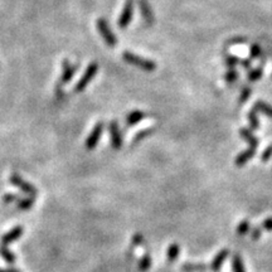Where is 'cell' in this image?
<instances>
[{
    "label": "cell",
    "mask_w": 272,
    "mask_h": 272,
    "mask_svg": "<svg viewBox=\"0 0 272 272\" xmlns=\"http://www.w3.org/2000/svg\"><path fill=\"white\" fill-rule=\"evenodd\" d=\"M261 228L269 231V232H272V217L266 218V219L262 222V224H261Z\"/></svg>",
    "instance_id": "obj_31"
},
{
    "label": "cell",
    "mask_w": 272,
    "mask_h": 272,
    "mask_svg": "<svg viewBox=\"0 0 272 272\" xmlns=\"http://www.w3.org/2000/svg\"><path fill=\"white\" fill-rule=\"evenodd\" d=\"M151 262H153V258H151V256L149 253H145L139 261L140 270H141V271H146V270H149L151 267Z\"/></svg>",
    "instance_id": "obj_21"
},
{
    "label": "cell",
    "mask_w": 272,
    "mask_h": 272,
    "mask_svg": "<svg viewBox=\"0 0 272 272\" xmlns=\"http://www.w3.org/2000/svg\"><path fill=\"white\" fill-rule=\"evenodd\" d=\"M241 64L243 67H246V68H248V67L251 66V60H250V59H242Z\"/></svg>",
    "instance_id": "obj_35"
},
{
    "label": "cell",
    "mask_w": 272,
    "mask_h": 272,
    "mask_svg": "<svg viewBox=\"0 0 272 272\" xmlns=\"http://www.w3.org/2000/svg\"><path fill=\"white\" fill-rule=\"evenodd\" d=\"M96 25H97V30H98V33H100V36L103 38V40H105L106 44L109 45V47H115V45L117 44V38H116L115 34L112 33L111 28L109 27L106 19L98 18L97 19Z\"/></svg>",
    "instance_id": "obj_2"
},
{
    "label": "cell",
    "mask_w": 272,
    "mask_h": 272,
    "mask_svg": "<svg viewBox=\"0 0 272 272\" xmlns=\"http://www.w3.org/2000/svg\"><path fill=\"white\" fill-rule=\"evenodd\" d=\"M0 256L3 257L4 260L6 261V263H9V265H13V263L15 262V260H17V257H15V254L13 253L12 251H9L8 250V247L4 245L0 246Z\"/></svg>",
    "instance_id": "obj_18"
},
{
    "label": "cell",
    "mask_w": 272,
    "mask_h": 272,
    "mask_svg": "<svg viewBox=\"0 0 272 272\" xmlns=\"http://www.w3.org/2000/svg\"><path fill=\"white\" fill-rule=\"evenodd\" d=\"M139 6L140 13H141L144 20H145L148 24H151L153 20H154V14H153V10H151L150 5H149L148 0H139Z\"/></svg>",
    "instance_id": "obj_11"
},
{
    "label": "cell",
    "mask_w": 272,
    "mask_h": 272,
    "mask_svg": "<svg viewBox=\"0 0 272 272\" xmlns=\"http://www.w3.org/2000/svg\"><path fill=\"white\" fill-rule=\"evenodd\" d=\"M261 53H262V49H261V47L258 44H252L251 47H250V56H251L252 58H257L260 57Z\"/></svg>",
    "instance_id": "obj_27"
},
{
    "label": "cell",
    "mask_w": 272,
    "mask_h": 272,
    "mask_svg": "<svg viewBox=\"0 0 272 272\" xmlns=\"http://www.w3.org/2000/svg\"><path fill=\"white\" fill-rule=\"evenodd\" d=\"M3 199L5 203H13V202H18V200L20 199V196L15 195V194H5Z\"/></svg>",
    "instance_id": "obj_33"
},
{
    "label": "cell",
    "mask_w": 272,
    "mask_h": 272,
    "mask_svg": "<svg viewBox=\"0 0 272 272\" xmlns=\"http://www.w3.org/2000/svg\"><path fill=\"white\" fill-rule=\"evenodd\" d=\"M272 157V145H270L269 148L266 149V150L263 151L262 153V156H261V160L263 161V163H267V161L270 160Z\"/></svg>",
    "instance_id": "obj_30"
},
{
    "label": "cell",
    "mask_w": 272,
    "mask_h": 272,
    "mask_svg": "<svg viewBox=\"0 0 272 272\" xmlns=\"http://www.w3.org/2000/svg\"><path fill=\"white\" fill-rule=\"evenodd\" d=\"M122 58H124L125 62H127L129 64H133L135 67H139L141 70L146 71V72H151L156 68V64L155 62L150 59H146V58H142L140 56H136L131 52H124L122 53Z\"/></svg>",
    "instance_id": "obj_1"
},
{
    "label": "cell",
    "mask_w": 272,
    "mask_h": 272,
    "mask_svg": "<svg viewBox=\"0 0 272 272\" xmlns=\"http://www.w3.org/2000/svg\"><path fill=\"white\" fill-rule=\"evenodd\" d=\"M134 15V0H127L126 4L124 6V10L118 17L117 25L120 28H126L127 25L130 24L131 19Z\"/></svg>",
    "instance_id": "obj_6"
},
{
    "label": "cell",
    "mask_w": 272,
    "mask_h": 272,
    "mask_svg": "<svg viewBox=\"0 0 272 272\" xmlns=\"http://www.w3.org/2000/svg\"><path fill=\"white\" fill-rule=\"evenodd\" d=\"M76 70H77V67L75 64H72L68 59H64L63 60V64H62V76H60L59 78V83L58 86H62L67 85L71 79L73 78V76H75Z\"/></svg>",
    "instance_id": "obj_7"
},
{
    "label": "cell",
    "mask_w": 272,
    "mask_h": 272,
    "mask_svg": "<svg viewBox=\"0 0 272 272\" xmlns=\"http://www.w3.org/2000/svg\"><path fill=\"white\" fill-rule=\"evenodd\" d=\"M133 241H134V245H136V246L144 245V237H142L141 234H135L133 238Z\"/></svg>",
    "instance_id": "obj_34"
},
{
    "label": "cell",
    "mask_w": 272,
    "mask_h": 272,
    "mask_svg": "<svg viewBox=\"0 0 272 272\" xmlns=\"http://www.w3.org/2000/svg\"><path fill=\"white\" fill-rule=\"evenodd\" d=\"M151 133H153V129H146V130H144V131H140V133L135 136V139H134V141L137 142L140 139H144L145 136L150 135Z\"/></svg>",
    "instance_id": "obj_32"
},
{
    "label": "cell",
    "mask_w": 272,
    "mask_h": 272,
    "mask_svg": "<svg viewBox=\"0 0 272 272\" xmlns=\"http://www.w3.org/2000/svg\"><path fill=\"white\" fill-rule=\"evenodd\" d=\"M0 272H19L15 269H0Z\"/></svg>",
    "instance_id": "obj_37"
},
{
    "label": "cell",
    "mask_w": 272,
    "mask_h": 272,
    "mask_svg": "<svg viewBox=\"0 0 272 272\" xmlns=\"http://www.w3.org/2000/svg\"><path fill=\"white\" fill-rule=\"evenodd\" d=\"M23 232H24L23 227H15V228H13L9 232H6L5 234L1 237V245L8 246L9 243H12V242L17 241V239L23 236Z\"/></svg>",
    "instance_id": "obj_10"
},
{
    "label": "cell",
    "mask_w": 272,
    "mask_h": 272,
    "mask_svg": "<svg viewBox=\"0 0 272 272\" xmlns=\"http://www.w3.org/2000/svg\"><path fill=\"white\" fill-rule=\"evenodd\" d=\"M252 94V90L250 87H243L241 92V96H239V102L241 103H245L246 100H247L248 97L251 96Z\"/></svg>",
    "instance_id": "obj_28"
},
{
    "label": "cell",
    "mask_w": 272,
    "mask_h": 272,
    "mask_svg": "<svg viewBox=\"0 0 272 272\" xmlns=\"http://www.w3.org/2000/svg\"><path fill=\"white\" fill-rule=\"evenodd\" d=\"M232 269L233 272H246L243 258L238 253H234L232 257Z\"/></svg>",
    "instance_id": "obj_17"
},
{
    "label": "cell",
    "mask_w": 272,
    "mask_h": 272,
    "mask_svg": "<svg viewBox=\"0 0 272 272\" xmlns=\"http://www.w3.org/2000/svg\"><path fill=\"white\" fill-rule=\"evenodd\" d=\"M208 267L203 263H185L181 266V271L183 272H203L206 271Z\"/></svg>",
    "instance_id": "obj_15"
},
{
    "label": "cell",
    "mask_w": 272,
    "mask_h": 272,
    "mask_svg": "<svg viewBox=\"0 0 272 272\" xmlns=\"http://www.w3.org/2000/svg\"><path fill=\"white\" fill-rule=\"evenodd\" d=\"M239 43H246L245 39H233V42L231 40V44H239Z\"/></svg>",
    "instance_id": "obj_36"
},
{
    "label": "cell",
    "mask_w": 272,
    "mask_h": 272,
    "mask_svg": "<svg viewBox=\"0 0 272 272\" xmlns=\"http://www.w3.org/2000/svg\"><path fill=\"white\" fill-rule=\"evenodd\" d=\"M262 75H263V70L261 68V67H258V68H256V70H252V71H250L248 72V81H251V82H253V81H257V79H260L261 77H262Z\"/></svg>",
    "instance_id": "obj_23"
},
{
    "label": "cell",
    "mask_w": 272,
    "mask_h": 272,
    "mask_svg": "<svg viewBox=\"0 0 272 272\" xmlns=\"http://www.w3.org/2000/svg\"><path fill=\"white\" fill-rule=\"evenodd\" d=\"M9 181L13 185L18 187L23 193L28 194V195L32 196V198H37V194L38 193H37L36 187L30 184V183H28V181H25L20 175H18V174H12L9 178Z\"/></svg>",
    "instance_id": "obj_4"
},
{
    "label": "cell",
    "mask_w": 272,
    "mask_h": 272,
    "mask_svg": "<svg viewBox=\"0 0 272 272\" xmlns=\"http://www.w3.org/2000/svg\"><path fill=\"white\" fill-rule=\"evenodd\" d=\"M228 254H230V250H227V248H223V250H221V251L218 252V253L215 254L214 258L212 260V263H211L212 271H213V272L219 271V270H221V267L223 266L224 261L227 260Z\"/></svg>",
    "instance_id": "obj_9"
},
{
    "label": "cell",
    "mask_w": 272,
    "mask_h": 272,
    "mask_svg": "<svg viewBox=\"0 0 272 272\" xmlns=\"http://www.w3.org/2000/svg\"><path fill=\"white\" fill-rule=\"evenodd\" d=\"M97 71H98V64H97L96 62H92L91 64H88L87 70L85 71V73L82 75V77L79 78V81L77 82V85H76V87H75L76 94L82 92V91L87 87L88 83H90V82L94 79L95 76H96Z\"/></svg>",
    "instance_id": "obj_3"
},
{
    "label": "cell",
    "mask_w": 272,
    "mask_h": 272,
    "mask_svg": "<svg viewBox=\"0 0 272 272\" xmlns=\"http://www.w3.org/2000/svg\"><path fill=\"white\" fill-rule=\"evenodd\" d=\"M237 78H238V73L236 72V70H234V68H231V70L228 71L226 75H224V79H226L228 83H233V82L236 81Z\"/></svg>",
    "instance_id": "obj_26"
},
{
    "label": "cell",
    "mask_w": 272,
    "mask_h": 272,
    "mask_svg": "<svg viewBox=\"0 0 272 272\" xmlns=\"http://www.w3.org/2000/svg\"><path fill=\"white\" fill-rule=\"evenodd\" d=\"M146 117V114L142 111H133L131 114H129L126 117V124L129 126H134V125L139 124L140 121L144 120Z\"/></svg>",
    "instance_id": "obj_13"
},
{
    "label": "cell",
    "mask_w": 272,
    "mask_h": 272,
    "mask_svg": "<svg viewBox=\"0 0 272 272\" xmlns=\"http://www.w3.org/2000/svg\"><path fill=\"white\" fill-rule=\"evenodd\" d=\"M34 199L36 198H32V196H28V198H20V199L17 202V206L19 209H23V211H27V209L32 208L34 206Z\"/></svg>",
    "instance_id": "obj_20"
},
{
    "label": "cell",
    "mask_w": 272,
    "mask_h": 272,
    "mask_svg": "<svg viewBox=\"0 0 272 272\" xmlns=\"http://www.w3.org/2000/svg\"><path fill=\"white\" fill-rule=\"evenodd\" d=\"M261 236H262V228H261V226H257L254 227V228H252L251 231V238L252 239H260Z\"/></svg>",
    "instance_id": "obj_29"
},
{
    "label": "cell",
    "mask_w": 272,
    "mask_h": 272,
    "mask_svg": "<svg viewBox=\"0 0 272 272\" xmlns=\"http://www.w3.org/2000/svg\"><path fill=\"white\" fill-rule=\"evenodd\" d=\"M253 110L256 112H262L269 117H272V106L267 105L266 102L263 101H257L256 103L253 105Z\"/></svg>",
    "instance_id": "obj_16"
},
{
    "label": "cell",
    "mask_w": 272,
    "mask_h": 272,
    "mask_svg": "<svg viewBox=\"0 0 272 272\" xmlns=\"http://www.w3.org/2000/svg\"><path fill=\"white\" fill-rule=\"evenodd\" d=\"M248 120H250V125H251L252 129H258L260 127V122H258V118H257L254 110H251V112L248 114Z\"/></svg>",
    "instance_id": "obj_24"
},
{
    "label": "cell",
    "mask_w": 272,
    "mask_h": 272,
    "mask_svg": "<svg viewBox=\"0 0 272 272\" xmlns=\"http://www.w3.org/2000/svg\"><path fill=\"white\" fill-rule=\"evenodd\" d=\"M239 135L251 145V148L256 149L257 146H258V139H257L256 136L252 134V131H250L248 129H241V130H239Z\"/></svg>",
    "instance_id": "obj_14"
},
{
    "label": "cell",
    "mask_w": 272,
    "mask_h": 272,
    "mask_svg": "<svg viewBox=\"0 0 272 272\" xmlns=\"http://www.w3.org/2000/svg\"><path fill=\"white\" fill-rule=\"evenodd\" d=\"M102 131H103V122H97L96 125H95V127L92 129V131H91V134L88 135V137L86 139V149L87 150H92V149L96 148V145L98 144V141H100V137L101 135H102Z\"/></svg>",
    "instance_id": "obj_5"
},
{
    "label": "cell",
    "mask_w": 272,
    "mask_h": 272,
    "mask_svg": "<svg viewBox=\"0 0 272 272\" xmlns=\"http://www.w3.org/2000/svg\"><path fill=\"white\" fill-rule=\"evenodd\" d=\"M179 252H180V247H179V245H176V243H173V245H170L169 248H168V253H166L168 261H169L170 263L174 262V261L178 258Z\"/></svg>",
    "instance_id": "obj_19"
},
{
    "label": "cell",
    "mask_w": 272,
    "mask_h": 272,
    "mask_svg": "<svg viewBox=\"0 0 272 272\" xmlns=\"http://www.w3.org/2000/svg\"><path fill=\"white\" fill-rule=\"evenodd\" d=\"M241 60L238 57H234V56H226V58H224V63L227 64V66H230L231 68H234V66L238 63H241Z\"/></svg>",
    "instance_id": "obj_25"
},
{
    "label": "cell",
    "mask_w": 272,
    "mask_h": 272,
    "mask_svg": "<svg viewBox=\"0 0 272 272\" xmlns=\"http://www.w3.org/2000/svg\"><path fill=\"white\" fill-rule=\"evenodd\" d=\"M256 155V149L254 148H250L248 150H246V151H242L241 154L238 155V156L236 157V165L237 166H243V165H246L247 164V161L250 160V159H252V157Z\"/></svg>",
    "instance_id": "obj_12"
},
{
    "label": "cell",
    "mask_w": 272,
    "mask_h": 272,
    "mask_svg": "<svg viewBox=\"0 0 272 272\" xmlns=\"http://www.w3.org/2000/svg\"><path fill=\"white\" fill-rule=\"evenodd\" d=\"M109 130L110 137H111V146L115 149V150H118V149H121V146H122V135H121L118 124L115 120L110 122Z\"/></svg>",
    "instance_id": "obj_8"
},
{
    "label": "cell",
    "mask_w": 272,
    "mask_h": 272,
    "mask_svg": "<svg viewBox=\"0 0 272 272\" xmlns=\"http://www.w3.org/2000/svg\"><path fill=\"white\" fill-rule=\"evenodd\" d=\"M248 232H250V221L248 219H243L238 224V227H237V234L238 236H245Z\"/></svg>",
    "instance_id": "obj_22"
}]
</instances>
